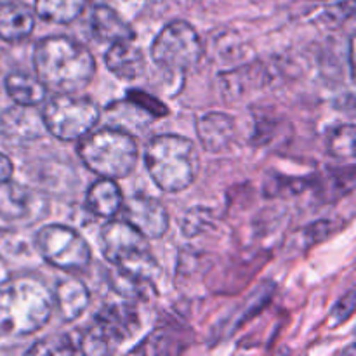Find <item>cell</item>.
<instances>
[{
  "instance_id": "cell-1",
  "label": "cell",
  "mask_w": 356,
  "mask_h": 356,
  "mask_svg": "<svg viewBox=\"0 0 356 356\" xmlns=\"http://www.w3.org/2000/svg\"><path fill=\"white\" fill-rule=\"evenodd\" d=\"M35 75L56 94H79L96 75V61L89 49L65 35L37 42L33 51Z\"/></svg>"
},
{
  "instance_id": "cell-2",
  "label": "cell",
  "mask_w": 356,
  "mask_h": 356,
  "mask_svg": "<svg viewBox=\"0 0 356 356\" xmlns=\"http://www.w3.org/2000/svg\"><path fill=\"white\" fill-rule=\"evenodd\" d=\"M54 296L35 275H19L0 284V332L23 337L51 320Z\"/></svg>"
},
{
  "instance_id": "cell-3",
  "label": "cell",
  "mask_w": 356,
  "mask_h": 356,
  "mask_svg": "<svg viewBox=\"0 0 356 356\" xmlns=\"http://www.w3.org/2000/svg\"><path fill=\"white\" fill-rule=\"evenodd\" d=\"M145 163L153 183L165 193L190 188L200 170L195 143L177 134L153 136L146 145Z\"/></svg>"
},
{
  "instance_id": "cell-4",
  "label": "cell",
  "mask_w": 356,
  "mask_h": 356,
  "mask_svg": "<svg viewBox=\"0 0 356 356\" xmlns=\"http://www.w3.org/2000/svg\"><path fill=\"white\" fill-rule=\"evenodd\" d=\"M99 247L108 263L136 280L155 285L162 273L159 261L149 249L148 238L124 219H108L101 228Z\"/></svg>"
},
{
  "instance_id": "cell-5",
  "label": "cell",
  "mask_w": 356,
  "mask_h": 356,
  "mask_svg": "<svg viewBox=\"0 0 356 356\" xmlns=\"http://www.w3.org/2000/svg\"><path fill=\"white\" fill-rule=\"evenodd\" d=\"M76 153L90 172L108 179H124L131 176L139 159L134 138L115 127L87 132L79 139Z\"/></svg>"
},
{
  "instance_id": "cell-6",
  "label": "cell",
  "mask_w": 356,
  "mask_h": 356,
  "mask_svg": "<svg viewBox=\"0 0 356 356\" xmlns=\"http://www.w3.org/2000/svg\"><path fill=\"white\" fill-rule=\"evenodd\" d=\"M138 327V313L131 301L110 302L94 315L92 325L80 334L76 350L80 355L111 353L118 344L134 336Z\"/></svg>"
},
{
  "instance_id": "cell-7",
  "label": "cell",
  "mask_w": 356,
  "mask_h": 356,
  "mask_svg": "<svg viewBox=\"0 0 356 356\" xmlns=\"http://www.w3.org/2000/svg\"><path fill=\"white\" fill-rule=\"evenodd\" d=\"M204 54L200 35L186 21H170L159 31L149 47L152 61L170 75H184Z\"/></svg>"
},
{
  "instance_id": "cell-8",
  "label": "cell",
  "mask_w": 356,
  "mask_h": 356,
  "mask_svg": "<svg viewBox=\"0 0 356 356\" xmlns=\"http://www.w3.org/2000/svg\"><path fill=\"white\" fill-rule=\"evenodd\" d=\"M99 118V106L76 94H54L42 110L45 131L59 141H79L96 127Z\"/></svg>"
},
{
  "instance_id": "cell-9",
  "label": "cell",
  "mask_w": 356,
  "mask_h": 356,
  "mask_svg": "<svg viewBox=\"0 0 356 356\" xmlns=\"http://www.w3.org/2000/svg\"><path fill=\"white\" fill-rule=\"evenodd\" d=\"M37 254L65 273H83L92 264V250L76 229L66 225L42 226L35 233Z\"/></svg>"
},
{
  "instance_id": "cell-10",
  "label": "cell",
  "mask_w": 356,
  "mask_h": 356,
  "mask_svg": "<svg viewBox=\"0 0 356 356\" xmlns=\"http://www.w3.org/2000/svg\"><path fill=\"white\" fill-rule=\"evenodd\" d=\"M124 221L134 226L148 240H159L169 232L170 218L162 200L146 193L131 195L122 204Z\"/></svg>"
},
{
  "instance_id": "cell-11",
  "label": "cell",
  "mask_w": 356,
  "mask_h": 356,
  "mask_svg": "<svg viewBox=\"0 0 356 356\" xmlns=\"http://www.w3.org/2000/svg\"><path fill=\"white\" fill-rule=\"evenodd\" d=\"M45 200L30 188L14 181L0 183V218L6 221L35 222L42 219L45 211Z\"/></svg>"
},
{
  "instance_id": "cell-12",
  "label": "cell",
  "mask_w": 356,
  "mask_h": 356,
  "mask_svg": "<svg viewBox=\"0 0 356 356\" xmlns=\"http://www.w3.org/2000/svg\"><path fill=\"white\" fill-rule=\"evenodd\" d=\"M197 134L202 146L209 153L225 152L236 136V122L232 115L222 111H209L197 122Z\"/></svg>"
},
{
  "instance_id": "cell-13",
  "label": "cell",
  "mask_w": 356,
  "mask_h": 356,
  "mask_svg": "<svg viewBox=\"0 0 356 356\" xmlns=\"http://www.w3.org/2000/svg\"><path fill=\"white\" fill-rule=\"evenodd\" d=\"M104 65L111 75L124 82H134L146 73V59L132 42H115L104 54Z\"/></svg>"
},
{
  "instance_id": "cell-14",
  "label": "cell",
  "mask_w": 356,
  "mask_h": 356,
  "mask_svg": "<svg viewBox=\"0 0 356 356\" xmlns=\"http://www.w3.org/2000/svg\"><path fill=\"white\" fill-rule=\"evenodd\" d=\"M0 131L14 141H33L47 132L42 113H38L37 108L21 104L3 111L0 117Z\"/></svg>"
},
{
  "instance_id": "cell-15",
  "label": "cell",
  "mask_w": 356,
  "mask_h": 356,
  "mask_svg": "<svg viewBox=\"0 0 356 356\" xmlns=\"http://www.w3.org/2000/svg\"><path fill=\"white\" fill-rule=\"evenodd\" d=\"M90 30L94 37L101 42L115 44V42H132L136 38L131 21L104 3H96L90 13Z\"/></svg>"
},
{
  "instance_id": "cell-16",
  "label": "cell",
  "mask_w": 356,
  "mask_h": 356,
  "mask_svg": "<svg viewBox=\"0 0 356 356\" xmlns=\"http://www.w3.org/2000/svg\"><path fill=\"white\" fill-rule=\"evenodd\" d=\"M52 296H54V305L58 308L59 316L65 322H75L89 308V289L79 278L68 277L59 280Z\"/></svg>"
},
{
  "instance_id": "cell-17",
  "label": "cell",
  "mask_w": 356,
  "mask_h": 356,
  "mask_svg": "<svg viewBox=\"0 0 356 356\" xmlns=\"http://www.w3.org/2000/svg\"><path fill=\"white\" fill-rule=\"evenodd\" d=\"M35 30V16L24 3L0 2V38L23 42Z\"/></svg>"
},
{
  "instance_id": "cell-18",
  "label": "cell",
  "mask_w": 356,
  "mask_h": 356,
  "mask_svg": "<svg viewBox=\"0 0 356 356\" xmlns=\"http://www.w3.org/2000/svg\"><path fill=\"white\" fill-rule=\"evenodd\" d=\"M87 209L94 216L101 219H113L115 216L120 214L122 204H124V195L120 188L115 183V179L101 177L96 183L90 184L87 190L86 198Z\"/></svg>"
},
{
  "instance_id": "cell-19",
  "label": "cell",
  "mask_w": 356,
  "mask_h": 356,
  "mask_svg": "<svg viewBox=\"0 0 356 356\" xmlns=\"http://www.w3.org/2000/svg\"><path fill=\"white\" fill-rule=\"evenodd\" d=\"M3 86H6V90L10 99L16 104H21V106L37 108L38 104L44 103L49 92L37 76H31L23 72L9 73L6 76Z\"/></svg>"
},
{
  "instance_id": "cell-20",
  "label": "cell",
  "mask_w": 356,
  "mask_h": 356,
  "mask_svg": "<svg viewBox=\"0 0 356 356\" xmlns=\"http://www.w3.org/2000/svg\"><path fill=\"white\" fill-rule=\"evenodd\" d=\"M106 118L110 120V127L120 129V131L127 132V134H134V132L145 131L149 125V122L155 120L149 113H146L141 106L134 103V101L127 99L117 101V103L110 104L106 111Z\"/></svg>"
},
{
  "instance_id": "cell-21",
  "label": "cell",
  "mask_w": 356,
  "mask_h": 356,
  "mask_svg": "<svg viewBox=\"0 0 356 356\" xmlns=\"http://www.w3.org/2000/svg\"><path fill=\"white\" fill-rule=\"evenodd\" d=\"M87 0H35L40 19L54 24H70L82 16Z\"/></svg>"
},
{
  "instance_id": "cell-22",
  "label": "cell",
  "mask_w": 356,
  "mask_h": 356,
  "mask_svg": "<svg viewBox=\"0 0 356 356\" xmlns=\"http://www.w3.org/2000/svg\"><path fill=\"white\" fill-rule=\"evenodd\" d=\"M263 76L259 75V68L254 66H245V68L233 70L219 75V83H221L222 94L228 99H238V97L249 94L252 87L263 86Z\"/></svg>"
},
{
  "instance_id": "cell-23",
  "label": "cell",
  "mask_w": 356,
  "mask_h": 356,
  "mask_svg": "<svg viewBox=\"0 0 356 356\" xmlns=\"http://www.w3.org/2000/svg\"><path fill=\"white\" fill-rule=\"evenodd\" d=\"M172 327H159L153 330L132 353H146V355H165V353H181L186 350L188 343H184L179 336H170Z\"/></svg>"
},
{
  "instance_id": "cell-24",
  "label": "cell",
  "mask_w": 356,
  "mask_h": 356,
  "mask_svg": "<svg viewBox=\"0 0 356 356\" xmlns=\"http://www.w3.org/2000/svg\"><path fill=\"white\" fill-rule=\"evenodd\" d=\"M327 152L334 159L339 160H353L355 159V125L343 124L327 136Z\"/></svg>"
},
{
  "instance_id": "cell-25",
  "label": "cell",
  "mask_w": 356,
  "mask_h": 356,
  "mask_svg": "<svg viewBox=\"0 0 356 356\" xmlns=\"http://www.w3.org/2000/svg\"><path fill=\"white\" fill-rule=\"evenodd\" d=\"M30 256V245L19 233L0 229V259L17 263V261H24Z\"/></svg>"
},
{
  "instance_id": "cell-26",
  "label": "cell",
  "mask_w": 356,
  "mask_h": 356,
  "mask_svg": "<svg viewBox=\"0 0 356 356\" xmlns=\"http://www.w3.org/2000/svg\"><path fill=\"white\" fill-rule=\"evenodd\" d=\"M28 355H76V343L70 336L58 334V336H49L45 339L37 341Z\"/></svg>"
},
{
  "instance_id": "cell-27",
  "label": "cell",
  "mask_w": 356,
  "mask_h": 356,
  "mask_svg": "<svg viewBox=\"0 0 356 356\" xmlns=\"http://www.w3.org/2000/svg\"><path fill=\"white\" fill-rule=\"evenodd\" d=\"M214 221V216L209 209L204 207H195L191 209L190 212L186 214L183 222V233L186 236H197L200 235L204 229H207L209 226L212 225Z\"/></svg>"
},
{
  "instance_id": "cell-28",
  "label": "cell",
  "mask_w": 356,
  "mask_h": 356,
  "mask_svg": "<svg viewBox=\"0 0 356 356\" xmlns=\"http://www.w3.org/2000/svg\"><path fill=\"white\" fill-rule=\"evenodd\" d=\"M127 99L134 101L138 106H141L143 110L146 111V113L152 115L153 118H162L165 117L167 113H169V110L165 108V104L162 103V101H159L156 97L149 96V94L143 92V90H138V89H131L127 92Z\"/></svg>"
},
{
  "instance_id": "cell-29",
  "label": "cell",
  "mask_w": 356,
  "mask_h": 356,
  "mask_svg": "<svg viewBox=\"0 0 356 356\" xmlns=\"http://www.w3.org/2000/svg\"><path fill=\"white\" fill-rule=\"evenodd\" d=\"M355 289H350V291L337 301V305L334 306L332 313H330L329 316V325L332 327V329H336L341 323L348 322V320L351 318V315H353L355 312Z\"/></svg>"
},
{
  "instance_id": "cell-30",
  "label": "cell",
  "mask_w": 356,
  "mask_h": 356,
  "mask_svg": "<svg viewBox=\"0 0 356 356\" xmlns=\"http://www.w3.org/2000/svg\"><path fill=\"white\" fill-rule=\"evenodd\" d=\"M96 3H104V6L111 7L118 14H122L127 21L138 16L143 10V7H145V0H97Z\"/></svg>"
},
{
  "instance_id": "cell-31",
  "label": "cell",
  "mask_w": 356,
  "mask_h": 356,
  "mask_svg": "<svg viewBox=\"0 0 356 356\" xmlns=\"http://www.w3.org/2000/svg\"><path fill=\"white\" fill-rule=\"evenodd\" d=\"M13 172L14 165L13 162H10V159L7 155H3V153H0V183L9 181L10 177H13Z\"/></svg>"
}]
</instances>
